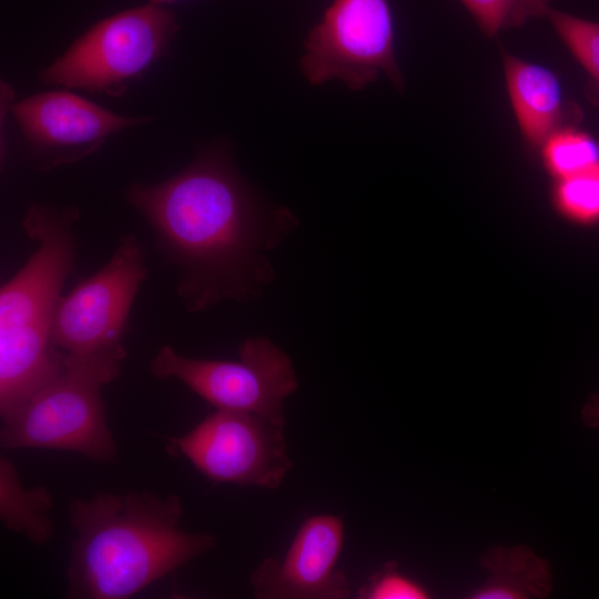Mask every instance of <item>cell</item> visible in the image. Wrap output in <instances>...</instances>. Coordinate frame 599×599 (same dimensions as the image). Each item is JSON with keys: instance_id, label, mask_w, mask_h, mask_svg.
<instances>
[{"instance_id": "5", "label": "cell", "mask_w": 599, "mask_h": 599, "mask_svg": "<svg viewBox=\"0 0 599 599\" xmlns=\"http://www.w3.org/2000/svg\"><path fill=\"white\" fill-rule=\"evenodd\" d=\"M179 30L174 12L152 1L116 12L82 33L39 79L120 97L164 55Z\"/></svg>"}, {"instance_id": "18", "label": "cell", "mask_w": 599, "mask_h": 599, "mask_svg": "<svg viewBox=\"0 0 599 599\" xmlns=\"http://www.w3.org/2000/svg\"><path fill=\"white\" fill-rule=\"evenodd\" d=\"M557 201L573 219H599V170L561 179L557 187Z\"/></svg>"}, {"instance_id": "12", "label": "cell", "mask_w": 599, "mask_h": 599, "mask_svg": "<svg viewBox=\"0 0 599 599\" xmlns=\"http://www.w3.org/2000/svg\"><path fill=\"white\" fill-rule=\"evenodd\" d=\"M500 52L511 105L521 134L530 145H544L552 134L580 121V109L564 100L555 73L504 48Z\"/></svg>"}, {"instance_id": "16", "label": "cell", "mask_w": 599, "mask_h": 599, "mask_svg": "<svg viewBox=\"0 0 599 599\" xmlns=\"http://www.w3.org/2000/svg\"><path fill=\"white\" fill-rule=\"evenodd\" d=\"M542 146L549 170L560 179L599 170V144L573 126L559 130Z\"/></svg>"}, {"instance_id": "4", "label": "cell", "mask_w": 599, "mask_h": 599, "mask_svg": "<svg viewBox=\"0 0 599 599\" xmlns=\"http://www.w3.org/2000/svg\"><path fill=\"white\" fill-rule=\"evenodd\" d=\"M125 357L126 352L65 354L61 373L1 420V447L64 450L97 463L113 461L116 445L102 388L119 376Z\"/></svg>"}, {"instance_id": "20", "label": "cell", "mask_w": 599, "mask_h": 599, "mask_svg": "<svg viewBox=\"0 0 599 599\" xmlns=\"http://www.w3.org/2000/svg\"><path fill=\"white\" fill-rule=\"evenodd\" d=\"M582 420L589 428H599V396L592 395L586 403L582 413Z\"/></svg>"}, {"instance_id": "9", "label": "cell", "mask_w": 599, "mask_h": 599, "mask_svg": "<svg viewBox=\"0 0 599 599\" xmlns=\"http://www.w3.org/2000/svg\"><path fill=\"white\" fill-rule=\"evenodd\" d=\"M171 445L215 483L276 489L292 468L284 425L245 412L216 409Z\"/></svg>"}, {"instance_id": "21", "label": "cell", "mask_w": 599, "mask_h": 599, "mask_svg": "<svg viewBox=\"0 0 599 599\" xmlns=\"http://www.w3.org/2000/svg\"><path fill=\"white\" fill-rule=\"evenodd\" d=\"M150 1L162 4V6H165V4H169V3L176 2L179 0H150Z\"/></svg>"}, {"instance_id": "11", "label": "cell", "mask_w": 599, "mask_h": 599, "mask_svg": "<svg viewBox=\"0 0 599 599\" xmlns=\"http://www.w3.org/2000/svg\"><path fill=\"white\" fill-rule=\"evenodd\" d=\"M341 516L305 518L285 556L266 558L251 575L254 596L261 599H344L349 583L337 561L344 546Z\"/></svg>"}, {"instance_id": "15", "label": "cell", "mask_w": 599, "mask_h": 599, "mask_svg": "<svg viewBox=\"0 0 599 599\" xmlns=\"http://www.w3.org/2000/svg\"><path fill=\"white\" fill-rule=\"evenodd\" d=\"M548 18L588 74L585 94L599 109V22L550 9Z\"/></svg>"}, {"instance_id": "17", "label": "cell", "mask_w": 599, "mask_h": 599, "mask_svg": "<svg viewBox=\"0 0 599 599\" xmlns=\"http://www.w3.org/2000/svg\"><path fill=\"white\" fill-rule=\"evenodd\" d=\"M483 33L494 37L508 28H518L531 18L547 16L552 0H460Z\"/></svg>"}, {"instance_id": "19", "label": "cell", "mask_w": 599, "mask_h": 599, "mask_svg": "<svg viewBox=\"0 0 599 599\" xmlns=\"http://www.w3.org/2000/svg\"><path fill=\"white\" fill-rule=\"evenodd\" d=\"M362 599H425L427 589L403 575L395 561L386 562L357 592Z\"/></svg>"}, {"instance_id": "3", "label": "cell", "mask_w": 599, "mask_h": 599, "mask_svg": "<svg viewBox=\"0 0 599 599\" xmlns=\"http://www.w3.org/2000/svg\"><path fill=\"white\" fill-rule=\"evenodd\" d=\"M75 206L33 202L22 227L37 247L0 288V416L7 419L62 370L51 343L63 284L77 253Z\"/></svg>"}, {"instance_id": "1", "label": "cell", "mask_w": 599, "mask_h": 599, "mask_svg": "<svg viewBox=\"0 0 599 599\" xmlns=\"http://www.w3.org/2000/svg\"><path fill=\"white\" fill-rule=\"evenodd\" d=\"M125 199L175 267V292L189 312L252 300L271 280L264 252L276 236L224 151L209 150L162 182L132 184Z\"/></svg>"}, {"instance_id": "2", "label": "cell", "mask_w": 599, "mask_h": 599, "mask_svg": "<svg viewBox=\"0 0 599 599\" xmlns=\"http://www.w3.org/2000/svg\"><path fill=\"white\" fill-rule=\"evenodd\" d=\"M69 516L75 532L67 569L71 598H130L217 544L211 534L180 528L175 494L100 491L72 500Z\"/></svg>"}, {"instance_id": "8", "label": "cell", "mask_w": 599, "mask_h": 599, "mask_svg": "<svg viewBox=\"0 0 599 599\" xmlns=\"http://www.w3.org/2000/svg\"><path fill=\"white\" fill-rule=\"evenodd\" d=\"M145 261L136 235H123L110 260L62 296L51 329L53 347L72 355L126 352L122 339L148 277Z\"/></svg>"}, {"instance_id": "6", "label": "cell", "mask_w": 599, "mask_h": 599, "mask_svg": "<svg viewBox=\"0 0 599 599\" xmlns=\"http://www.w3.org/2000/svg\"><path fill=\"white\" fill-rule=\"evenodd\" d=\"M238 361L199 359L161 346L150 362L159 380L176 378L216 409L245 412L285 426L284 402L298 387L288 355L264 337L238 347Z\"/></svg>"}, {"instance_id": "14", "label": "cell", "mask_w": 599, "mask_h": 599, "mask_svg": "<svg viewBox=\"0 0 599 599\" xmlns=\"http://www.w3.org/2000/svg\"><path fill=\"white\" fill-rule=\"evenodd\" d=\"M52 504L48 487L23 486L13 463L0 456V519L7 530L34 545L48 542L53 535Z\"/></svg>"}, {"instance_id": "13", "label": "cell", "mask_w": 599, "mask_h": 599, "mask_svg": "<svg viewBox=\"0 0 599 599\" xmlns=\"http://www.w3.org/2000/svg\"><path fill=\"white\" fill-rule=\"evenodd\" d=\"M479 564L487 571V578L467 598L542 599L552 590L550 562L525 545L488 548Z\"/></svg>"}, {"instance_id": "10", "label": "cell", "mask_w": 599, "mask_h": 599, "mask_svg": "<svg viewBox=\"0 0 599 599\" xmlns=\"http://www.w3.org/2000/svg\"><path fill=\"white\" fill-rule=\"evenodd\" d=\"M11 111L44 170L77 162L112 134L150 120L116 114L67 91L34 94L13 104Z\"/></svg>"}, {"instance_id": "7", "label": "cell", "mask_w": 599, "mask_h": 599, "mask_svg": "<svg viewBox=\"0 0 599 599\" xmlns=\"http://www.w3.org/2000/svg\"><path fill=\"white\" fill-rule=\"evenodd\" d=\"M301 70L312 84L337 79L357 91L383 72L402 92L387 0H334L307 34Z\"/></svg>"}]
</instances>
